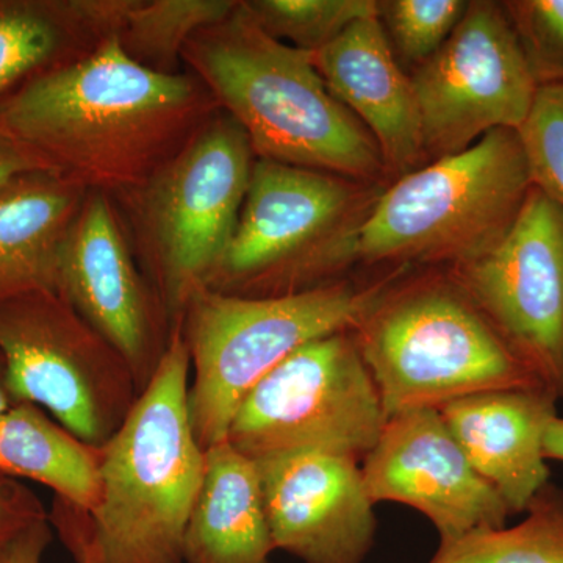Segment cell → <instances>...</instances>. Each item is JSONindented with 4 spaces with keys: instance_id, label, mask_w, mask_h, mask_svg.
<instances>
[{
    "instance_id": "31",
    "label": "cell",
    "mask_w": 563,
    "mask_h": 563,
    "mask_svg": "<svg viewBox=\"0 0 563 563\" xmlns=\"http://www.w3.org/2000/svg\"><path fill=\"white\" fill-rule=\"evenodd\" d=\"M52 529L49 518L32 525L0 547V563H41L44 551L52 542Z\"/></svg>"
},
{
    "instance_id": "15",
    "label": "cell",
    "mask_w": 563,
    "mask_h": 563,
    "mask_svg": "<svg viewBox=\"0 0 563 563\" xmlns=\"http://www.w3.org/2000/svg\"><path fill=\"white\" fill-rule=\"evenodd\" d=\"M255 465L276 550L303 563H365L377 518L361 463L301 451Z\"/></svg>"
},
{
    "instance_id": "3",
    "label": "cell",
    "mask_w": 563,
    "mask_h": 563,
    "mask_svg": "<svg viewBox=\"0 0 563 563\" xmlns=\"http://www.w3.org/2000/svg\"><path fill=\"white\" fill-rule=\"evenodd\" d=\"M190 373L177 325L151 384L102 446V499L91 514L99 563H184L206 472L188 410Z\"/></svg>"
},
{
    "instance_id": "24",
    "label": "cell",
    "mask_w": 563,
    "mask_h": 563,
    "mask_svg": "<svg viewBox=\"0 0 563 563\" xmlns=\"http://www.w3.org/2000/svg\"><path fill=\"white\" fill-rule=\"evenodd\" d=\"M255 24L296 49L312 54L354 22L377 16V0H242Z\"/></svg>"
},
{
    "instance_id": "22",
    "label": "cell",
    "mask_w": 563,
    "mask_h": 563,
    "mask_svg": "<svg viewBox=\"0 0 563 563\" xmlns=\"http://www.w3.org/2000/svg\"><path fill=\"white\" fill-rule=\"evenodd\" d=\"M512 528H485L440 540L429 563H563V490L553 483L533 496Z\"/></svg>"
},
{
    "instance_id": "10",
    "label": "cell",
    "mask_w": 563,
    "mask_h": 563,
    "mask_svg": "<svg viewBox=\"0 0 563 563\" xmlns=\"http://www.w3.org/2000/svg\"><path fill=\"white\" fill-rule=\"evenodd\" d=\"M0 352L14 406L46 409L92 446L113 439L140 396L120 352L58 292L0 301Z\"/></svg>"
},
{
    "instance_id": "32",
    "label": "cell",
    "mask_w": 563,
    "mask_h": 563,
    "mask_svg": "<svg viewBox=\"0 0 563 563\" xmlns=\"http://www.w3.org/2000/svg\"><path fill=\"white\" fill-rule=\"evenodd\" d=\"M543 453L547 461L563 462V418L559 415L544 433Z\"/></svg>"
},
{
    "instance_id": "16",
    "label": "cell",
    "mask_w": 563,
    "mask_h": 563,
    "mask_svg": "<svg viewBox=\"0 0 563 563\" xmlns=\"http://www.w3.org/2000/svg\"><path fill=\"white\" fill-rule=\"evenodd\" d=\"M329 91L372 133L390 181L426 165L412 80L393 54L379 18H365L309 54Z\"/></svg>"
},
{
    "instance_id": "20",
    "label": "cell",
    "mask_w": 563,
    "mask_h": 563,
    "mask_svg": "<svg viewBox=\"0 0 563 563\" xmlns=\"http://www.w3.org/2000/svg\"><path fill=\"white\" fill-rule=\"evenodd\" d=\"M276 551L257 465L225 440L206 472L184 537V563H269Z\"/></svg>"
},
{
    "instance_id": "13",
    "label": "cell",
    "mask_w": 563,
    "mask_h": 563,
    "mask_svg": "<svg viewBox=\"0 0 563 563\" xmlns=\"http://www.w3.org/2000/svg\"><path fill=\"white\" fill-rule=\"evenodd\" d=\"M58 295L114 347L146 390L173 325L133 254L113 199L88 191L63 251Z\"/></svg>"
},
{
    "instance_id": "8",
    "label": "cell",
    "mask_w": 563,
    "mask_h": 563,
    "mask_svg": "<svg viewBox=\"0 0 563 563\" xmlns=\"http://www.w3.org/2000/svg\"><path fill=\"white\" fill-rule=\"evenodd\" d=\"M255 161L242 125L221 110L150 180L111 198L173 329L232 242Z\"/></svg>"
},
{
    "instance_id": "12",
    "label": "cell",
    "mask_w": 563,
    "mask_h": 563,
    "mask_svg": "<svg viewBox=\"0 0 563 563\" xmlns=\"http://www.w3.org/2000/svg\"><path fill=\"white\" fill-rule=\"evenodd\" d=\"M540 387L563 398V211L532 187L501 243L443 268Z\"/></svg>"
},
{
    "instance_id": "30",
    "label": "cell",
    "mask_w": 563,
    "mask_h": 563,
    "mask_svg": "<svg viewBox=\"0 0 563 563\" xmlns=\"http://www.w3.org/2000/svg\"><path fill=\"white\" fill-rule=\"evenodd\" d=\"M51 172L35 152L0 125V190L22 174Z\"/></svg>"
},
{
    "instance_id": "26",
    "label": "cell",
    "mask_w": 563,
    "mask_h": 563,
    "mask_svg": "<svg viewBox=\"0 0 563 563\" xmlns=\"http://www.w3.org/2000/svg\"><path fill=\"white\" fill-rule=\"evenodd\" d=\"M503 7L539 88L563 87V0H506Z\"/></svg>"
},
{
    "instance_id": "27",
    "label": "cell",
    "mask_w": 563,
    "mask_h": 563,
    "mask_svg": "<svg viewBox=\"0 0 563 563\" xmlns=\"http://www.w3.org/2000/svg\"><path fill=\"white\" fill-rule=\"evenodd\" d=\"M533 187L563 211V87L537 91L531 113L520 129Z\"/></svg>"
},
{
    "instance_id": "4",
    "label": "cell",
    "mask_w": 563,
    "mask_h": 563,
    "mask_svg": "<svg viewBox=\"0 0 563 563\" xmlns=\"http://www.w3.org/2000/svg\"><path fill=\"white\" fill-rule=\"evenodd\" d=\"M351 335L388 418L474 393L542 388L443 268L407 269Z\"/></svg>"
},
{
    "instance_id": "17",
    "label": "cell",
    "mask_w": 563,
    "mask_h": 563,
    "mask_svg": "<svg viewBox=\"0 0 563 563\" xmlns=\"http://www.w3.org/2000/svg\"><path fill=\"white\" fill-rule=\"evenodd\" d=\"M439 412L509 514H525L533 496L551 483L543 442L558 417V399L542 388H510L454 399Z\"/></svg>"
},
{
    "instance_id": "2",
    "label": "cell",
    "mask_w": 563,
    "mask_h": 563,
    "mask_svg": "<svg viewBox=\"0 0 563 563\" xmlns=\"http://www.w3.org/2000/svg\"><path fill=\"white\" fill-rule=\"evenodd\" d=\"M181 65L242 125L255 157L390 184L372 133L329 91L309 54L262 31L242 0L188 41Z\"/></svg>"
},
{
    "instance_id": "33",
    "label": "cell",
    "mask_w": 563,
    "mask_h": 563,
    "mask_svg": "<svg viewBox=\"0 0 563 563\" xmlns=\"http://www.w3.org/2000/svg\"><path fill=\"white\" fill-rule=\"evenodd\" d=\"M13 406L14 402L11 399L9 383H7V363L2 352H0V415L7 412Z\"/></svg>"
},
{
    "instance_id": "7",
    "label": "cell",
    "mask_w": 563,
    "mask_h": 563,
    "mask_svg": "<svg viewBox=\"0 0 563 563\" xmlns=\"http://www.w3.org/2000/svg\"><path fill=\"white\" fill-rule=\"evenodd\" d=\"M407 269L413 268L351 276L277 298L196 292L179 328L192 372L188 410L202 450L228 440L240 404L266 374L302 344L351 331Z\"/></svg>"
},
{
    "instance_id": "25",
    "label": "cell",
    "mask_w": 563,
    "mask_h": 563,
    "mask_svg": "<svg viewBox=\"0 0 563 563\" xmlns=\"http://www.w3.org/2000/svg\"><path fill=\"white\" fill-rule=\"evenodd\" d=\"M465 0H380L377 18L407 74L431 60L457 27Z\"/></svg>"
},
{
    "instance_id": "28",
    "label": "cell",
    "mask_w": 563,
    "mask_h": 563,
    "mask_svg": "<svg viewBox=\"0 0 563 563\" xmlns=\"http://www.w3.org/2000/svg\"><path fill=\"white\" fill-rule=\"evenodd\" d=\"M47 518L49 512L31 488L0 474V547Z\"/></svg>"
},
{
    "instance_id": "23",
    "label": "cell",
    "mask_w": 563,
    "mask_h": 563,
    "mask_svg": "<svg viewBox=\"0 0 563 563\" xmlns=\"http://www.w3.org/2000/svg\"><path fill=\"white\" fill-rule=\"evenodd\" d=\"M239 0H132L117 38L129 58L155 73H184L181 52L202 29L231 16Z\"/></svg>"
},
{
    "instance_id": "18",
    "label": "cell",
    "mask_w": 563,
    "mask_h": 563,
    "mask_svg": "<svg viewBox=\"0 0 563 563\" xmlns=\"http://www.w3.org/2000/svg\"><path fill=\"white\" fill-rule=\"evenodd\" d=\"M132 0H0V102L88 57L120 32Z\"/></svg>"
},
{
    "instance_id": "5",
    "label": "cell",
    "mask_w": 563,
    "mask_h": 563,
    "mask_svg": "<svg viewBox=\"0 0 563 563\" xmlns=\"http://www.w3.org/2000/svg\"><path fill=\"white\" fill-rule=\"evenodd\" d=\"M385 188L257 158L232 242L207 290L277 298L347 279Z\"/></svg>"
},
{
    "instance_id": "14",
    "label": "cell",
    "mask_w": 563,
    "mask_h": 563,
    "mask_svg": "<svg viewBox=\"0 0 563 563\" xmlns=\"http://www.w3.org/2000/svg\"><path fill=\"white\" fill-rule=\"evenodd\" d=\"M374 506L399 503L428 517L440 540L485 528H504L506 504L479 476L439 409L393 415L361 463Z\"/></svg>"
},
{
    "instance_id": "11",
    "label": "cell",
    "mask_w": 563,
    "mask_h": 563,
    "mask_svg": "<svg viewBox=\"0 0 563 563\" xmlns=\"http://www.w3.org/2000/svg\"><path fill=\"white\" fill-rule=\"evenodd\" d=\"M426 163L468 150L496 129L523 128L539 85L503 2L472 0L439 52L409 74Z\"/></svg>"
},
{
    "instance_id": "21",
    "label": "cell",
    "mask_w": 563,
    "mask_h": 563,
    "mask_svg": "<svg viewBox=\"0 0 563 563\" xmlns=\"http://www.w3.org/2000/svg\"><path fill=\"white\" fill-rule=\"evenodd\" d=\"M102 448L92 446L33 404L0 415V474L46 485L95 512L102 499Z\"/></svg>"
},
{
    "instance_id": "1",
    "label": "cell",
    "mask_w": 563,
    "mask_h": 563,
    "mask_svg": "<svg viewBox=\"0 0 563 563\" xmlns=\"http://www.w3.org/2000/svg\"><path fill=\"white\" fill-rule=\"evenodd\" d=\"M221 111L188 70L133 62L117 36L0 102V125L87 191L110 198L150 180Z\"/></svg>"
},
{
    "instance_id": "6",
    "label": "cell",
    "mask_w": 563,
    "mask_h": 563,
    "mask_svg": "<svg viewBox=\"0 0 563 563\" xmlns=\"http://www.w3.org/2000/svg\"><path fill=\"white\" fill-rule=\"evenodd\" d=\"M533 187L520 132L496 129L468 150L390 181L362 233L372 272L453 268L495 250Z\"/></svg>"
},
{
    "instance_id": "29",
    "label": "cell",
    "mask_w": 563,
    "mask_h": 563,
    "mask_svg": "<svg viewBox=\"0 0 563 563\" xmlns=\"http://www.w3.org/2000/svg\"><path fill=\"white\" fill-rule=\"evenodd\" d=\"M49 521L66 550L73 555L74 562L99 563L90 512L79 506H74L66 499L54 496Z\"/></svg>"
},
{
    "instance_id": "9",
    "label": "cell",
    "mask_w": 563,
    "mask_h": 563,
    "mask_svg": "<svg viewBox=\"0 0 563 563\" xmlns=\"http://www.w3.org/2000/svg\"><path fill=\"white\" fill-rule=\"evenodd\" d=\"M387 420L351 331H342L302 344L266 374L240 404L228 442L254 462L320 451L362 463Z\"/></svg>"
},
{
    "instance_id": "19",
    "label": "cell",
    "mask_w": 563,
    "mask_h": 563,
    "mask_svg": "<svg viewBox=\"0 0 563 563\" xmlns=\"http://www.w3.org/2000/svg\"><path fill=\"white\" fill-rule=\"evenodd\" d=\"M87 192L52 172L22 174L0 190V301L58 292L63 251Z\"/></svg>"
}]
</instances>
